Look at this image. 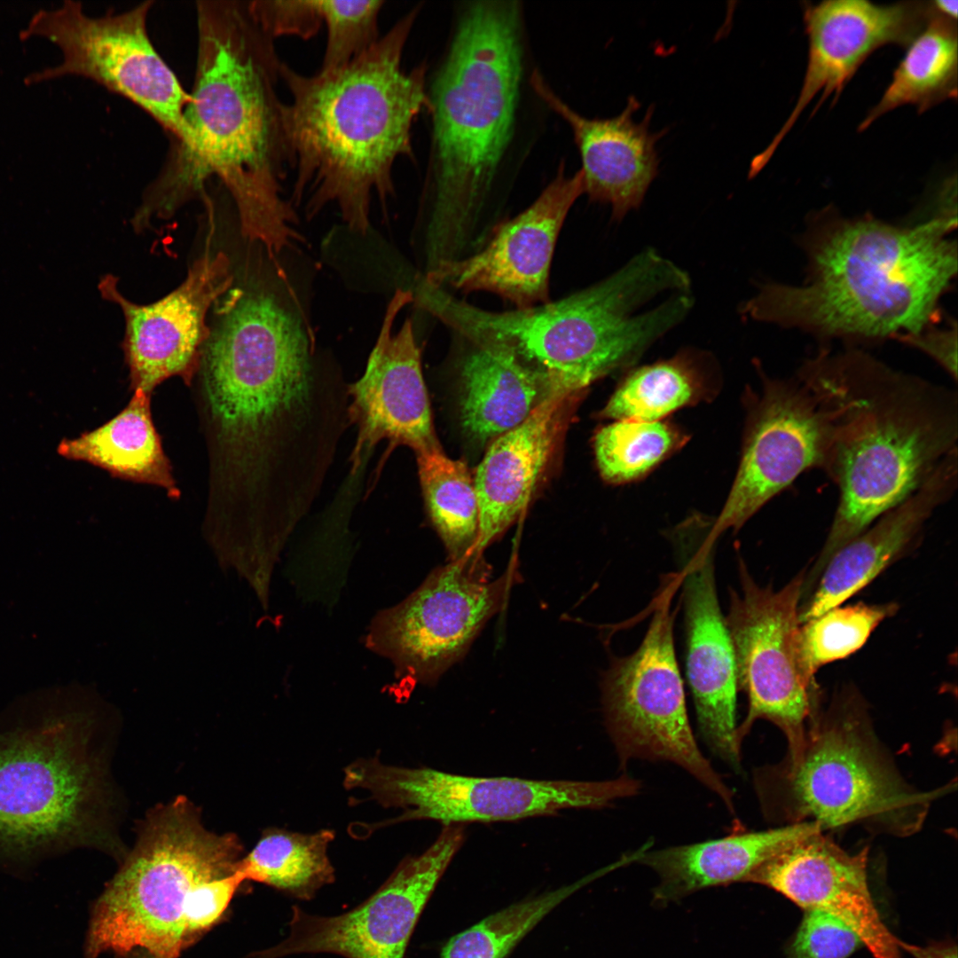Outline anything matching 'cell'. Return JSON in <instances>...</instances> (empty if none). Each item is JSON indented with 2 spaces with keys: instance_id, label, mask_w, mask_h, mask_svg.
Here are the masks:
<instances>
[{
  "instance_id": "cell-1",
  "label": "cell",
  "mask_w": 958,
  "mask_h": 958,
  "mask_svg": "<svg viewBox=\"0 0 958 958\" xmlns=\"http://www.w3.org/2000/svg\"><path fill=\"white\" fill-rule=\"evenodd\" d=\"M196 24L188 137L174 144L138 215L146 223L172 216L216 176L236 204L243 237L275 260L302 240L294 207L282 197L294 168L277 91L282 61L247 1H198Z\"/></svg>"
},
{
  "instance_id": "cell-2",
  "label": "cell",
  "mask_w": 958,
  "mask_h": 958,
  "mask_svg": "<svg viewBox=\"0 0 958 958\" xmlns=\"http://www.w3.org/2000/svg\"><path fill=\"white\" fill-rule=\"evenodd\" d=\"M418 12L340 68L305 75L282 61L280 79L291 95L283 121L295 170L290 203L304 201L308 219L335 204L347 226L364 235L373 196L385 207L395 194L394 165L413 159L412 125L430 108L426 65L402 67Z\"/></svg>"
},
{
  "instance_id": "cell-3",
  "label": "cell",
  "mask_w": 958,
  "mask_h": 958,
  "mask_svg": "<svg viewBox=\"0 0 958 958\" xmlns=\"http://www.w3.org/2000/svg\"><path fill=\"white\" fill-rule=\"evenodd\" d=\"M797 376L824 415L821 468L839 499L809 577L883 514L911 496L957 450L955 390L895 370L860 352L808 360Z\"/></svg>"
},
{
  "instance_id": "cell-4",
  "label": "cell",
  "mask_w": 958,
  "mask_h": 958,
  "mask_svg": "<svg viewBox=\"0 0 958 958\" xmlns=\"http://www.w3.org/2000/svg\"><path fill=\"white\" fill-rule=\"evenodd\" d=\"M687 280L683 270L650 248L585 289L526 309L487 310L423 281L413 301L470 344L538 373L553 392L577 393L632 364L686 318L689 294L651 302Z\"/></svg>"
},
{
  "instance_id": "cell-5",
  "label": "cell",
  "mask_w": 958,
  "mask_h": 958,
  "mask_svg": "<svg viewBox=\"0 0 958 958\" xmlns=\"http://www.w3.org/2000/svg\"><path fill=\"white\" fill-rule=\"evenodd\" d=\"M516 2L473 3L428 94L432 116L427 265L488 240L486 198L512 136L522 75Z\"/></svg>"
},
{
  "instance_id": "cell-6",
  "label": "cell",
  "mask_w": 958,
  "mask_h": 958,
  "mask_svg": "<svg viewBox=\"0 0 958 958\" xmlns=\"http://www.w3.org/2000/svg\"><path fill=\"white\" fill-rule=\"evenodd\" d=\"M955 225L941 216L914 227L839 223L812 248L808 284H767L741 312L828 335L918 334L956 272V242L945 238Z\"/></svg>"
},
{
  "instance_id": "cell-7",
  "label": "cell",
  "mask_w": 958,
  "mask_h": 958,
  "mask_svg": "<svg viewBox=\"0 0 958 958\" xmlns=\"http://www.w3.org/2000/svg\"><path fill=\"white\" fill-rule=\"evenodd\" d=\"M230 291L200 364L208 406L236 464L255 468L306 447L337 387L317 374L304 330L273 294Z\"/></svg>"
},
{
  "instance_id": "cell-8",
  "label": "cell",
  "mask_w": 958,
  "mask_h": 958,
  "mask_svg": "<svg viewBox=\"0 0 958 958\" xmlns=\"http://www.w3.org/2000/svg\"><path fill=\"white\" fill-rule=\"evenodd\" d=\"M93 703V702H92ZM51 689L0 712V860L109 846L99 711Z\"/></svg>"
},
{
  "instance_id": "cell-9",
  "label": "cell",
  "mask_w": 958,
  "mask_h": 958,
  "mask_svg": "<svg viewBox=\"0 0 958 958\" xmlns=\"http://www.w3.org/2000/svg\"><path fill=\"white\" fill-rule=\"evenodd\" d=\"M765 814L783 825L822 831L861 824L908 836L949 786L919 791L900 775L876 736L868 703L852 683L835 690L777 765L755 773Z\"/></svg>"
},
{
  "instance_id": "cell-10",
  "label": "cell",
  "mask_w": 958,
  "mask_h": 958,
  "mask_svg": "<svg viewBox=\"0 0 958 958\" xmlns=\"http://www.w3.org/2000/svg\"><path fill=\"white\" fill-rule=\"evenodd\" d=\"M242 844L208 830L185 797L150 812L136 844L94 905L87 958L141 950L177 958L197 938V902L212 880L237 870Z\"/></svg>"
},
{
  "instance_id": "cell-11",
  "label": "cell",
  "mask_w": 958,
  "mask_h": 958,
  "mask_svg": "<svg viewBox=\"0 0 958 958\" xmlns=\"http://www.w3.org/2000/svg\"><path fill=\"white\" fill-rule=\"evenodd\" d=\"M349 789L366 791L383 807L403 813L392 822L431 820L444 825L494 822L599 809L638 794V780H530L475 777L429 767H401L377 758L357 759L344 769Z\"/></svg>"
},
{
  "instance_id": "cell-12",
  "label": "cell",
  "mask_w": 958,
  "mask_h": 958,
  "mask_svg": "<svg viewBox=\"0 0 958 958\" xmlns=\"http://www.w3.org/2000/svg\"><path fill=\"white\" fill-rule=\"evenodd\" d=\"M678 576L656 598L647 632L631 655L610 663L601 681L605 725L621 767L634 758L684 768L734 812V792L702 754L689 723L677 663L671 599Z\"/></svg>"
},
{
  "instance_id": "cell-13",
  "label": "cell",
  "mask_w": 958,
  "mask_h": 958,
  "mask_svg": "<svg viewBox=\"0 0 958 958\" xmlns=\"http://www.w3.org/2000/svg\"><path fill=\"white\" fill-rule=\"evenodd\" d=\"M153 4L145 1L119 13L89 16L82 4L66 0L57 8L35 12L20 31L22 41L43 37L59 47V65L33 72L27 84L64 76L90 79L139 106L172 137H188L185 109L190 94L154 48L147 18Z\"/></svg>"
},
{
  "instance_id": "cell-14",
  "label": "cell",
  "mask_w": 958,
  "mask_h": 958,
  "mask_svg": "<svg viewBox=\"0 0 958 958\" xmlns=\"http://www.w3.org/2000/svg\"><path fill=\"white\" fill-rule=\"evenodd\" d=\"M738 571L740 590L729 589L725 617L738 688L748 700L737 738L742 743L755 721L766 719L782 731L789 747L823 703L801 645L799 606L806 569L780 589L758 584L742 559Z\"/></svg>"
},
{
  "instance_id": "cell-15",
  "label": "cell",
  "mask_w": 958,
  "mask_h": 958,
  "mask_svg": "<svg viewBox=\"0 0 958 958\" xmlns=\"http://www.w3.org/2000/svg\"><path fill=\"white\" fill-rule=\"evenodd\" d=\"M513 578L510 568L491 579L482 554L450 561L404 601L374 618L366 645L389 658L397 674L433 683L502 609Z\"/></svg>"
},
{
  "instance_id": "cell-16",
  "label": "cell",
  "mask_w": 958,
  "mask_h": 958,
  "mask_svg": "<svg viewBox=\"0 0 958 958\" xmlns=\"http://www.w3.org/2000/svg\"><path fill=\"white\" fill-rule=\"evenodd\" d=\"M464 841L462 825L443 826L424 852L404 858L373 893L340 915L310 914L293 905L284 939L246 958H405L419 919Z\"/></svg>"
},
{
  "instance_id": "cell-17",
  "label": "cell",
  "mask_w": 958,
  "mask_h": 958,
  "mask_svg": "<svg viewBox=\"0 0 958 958\" xmlns=\"http://www.w3.org/2000/svg\"><path fill=\"white\" fill-rule=\"evenodd\" d=\"M826 423L818 402L797 376L764 380L748 420L742 458L730 492L708 530L713 540L734 532L802 473L821 468Z\"/></svg>"
},
{
  "instance_id": "cell-18",
  "label": "cell",
  "mask_w": 958,
  "mask_h": 958,
  "mask_svg": "<svg viewBox=\"0 0 958 958\" xmlns=\"http://www.w3.org/2000/svg\"><path fill=\"white\" fill-rule=\"evenodd\" d=\"M585 193L580 170L566 177L562 165L538 198L514 218L500 222L475 253L425 273L427 285L468 294L494 293L516 309L546 303L554 247L565 218Z\"/></svg>"
},
{
  "instance_id": "cell-19",
  "label": "cell",
  "mask_w": 958,
  "mask_h": 958,
  "mask_svg": "<svg viewBox=\"0 0 958 958\" xmlns=\"http://www.w3.org/2000/svg\"><path fill=\"white\" fill-rule=\"evenodd\" d=\"M232 281L230 261L223 252L197 259L178 287L149 304L128 300L114 275L100 278V296L117 304L125 318L123 345L134 390L151 394L169 377L192 376L211 331L207 314Z\"/></svg>"
},
{
  "instance_id": "cell-20",
  "label": "cell",
  "mask_w": 958,
  "mask_h": 958,
  "mask_svg": "<svg viewBox=\"0 0 958 958\" xmlns=\"http://www.w3.org/2000/svg\"><path fill=\"white\" fill-rule=\"evenodd\" d=\"M412 301V291L396 290L363 375L347 386L349 420L357 433L349 458L352 473L382 441L388 443L384 460L402 445L415 454L441 447L432 422L412 319L406 318L394 332L397 316Z\"/></svg>"
},
{
  "instance_id": "cell-21",
  "label": "cell",
  "mask_w": 958,
  "mask_h": 958,
  "mask_svg": "<svg viewBox=\"0 0 958 958\" xmlns=\"http://www.w3.org/2000/svg\"><path fill=\"white\" fill-rule=\"evenodd\" d=\"M808 56L802 87L789 116L750 166L759 172L800 114L820 95L815 111L832 96L835 104L862 63L878 48L907 44L934 13L931 2L878 4L867 0L804 3Z\"/></svg>"
},
{
  "instance_id": "cell-22",
  "label": "cell",
  "mask_w": 958,
  "mask_h": 958,
  "mask_svg": "<svg viewBox=\"0 0 958 958\" xmlns=\"http://www.w3.org/2000/svg\"><path fill=\"white\" fill-rule=\"evenodd\" d=\"M707 530L697 542L679 546L687 641L686 669L698 726L714 754L741 768L735 722L738 689L734 648L715 581V541Z\"/></svg>"
},
{
  "instance_id": "cell-23",
  "label": "cell",
  "mask_w": 958,
  "mask_h": 958,
  "mask_svg": "<svg viewBox=\"0 0 958 958\" xmlns=\"http://www.w3.org/2000/svg\"><path fill=\"white\" fill-rule=\"evenodd\" d=\"M818 829L789 843L747 878L803 910L828 912L852 927L873 958H901L899 943L876 909L868 882V849L851 853Z\"/></svg>"
},
{
  "instance_id": "cell-24",
  "label": "cell",
  "mask_w": 958,
  "mask_h": 958,
  "mask_svg": "<svg viewBox=\"0 0 958 958\" xmlns=\"http://www.w3.org/2000/svg\"><path fill=\"white\" fill-rule=\"evenodd\" d=\"M957 457V450L946 455L911 496L830 556L800 603L801 624L842 605L916 546L927 522L956 491Z\"/></svg>"
},
{
  "instance_id": "cell-25",
  "label": "cell",
  "mask_w": 958,
  "mask_h": 958,
  "mask_svg": "<svg viewBox=\"0 0 958 958\" xmlns=\"http://www.w3.org/2000/svg\"><path fill=\"white\" fill-rule=\"evenodd\" d=\"M531 84L536 93L570 126L578 148L585 193L593 201L609 204L612 218L621 220L638 208L659 173L656 148L666 130H649L654 106L640 122L633 120L640 102L630 96L624 110L609 119H588L563 102L535 72Z\"/></svg>"
},
{
  "instance_id": "cell-26",
  "label": "cell",
  "mask_w": 958,
  "mask_h": 958,
  "mask_svg": "<svg viewBox=\"0 0 958 958\" xmlns=\"http://www.w3.org/2000/svg\"><path fill=\"white\" fill-rule=\"evenodd\" d=\"M576 394L552 393L524 421L490 446L474 479L479 504L475 554H482L527 505L554 452Z\"/></svg>"
},
{
  "instance_id": "cell-27",
  "label": "cell",
  "mask_w": 958,
  "mask_h": 958,
  "mask_svg": "<svg viewBox=\"0 0 958 958\" xmlns=\"http://www.w3.org/2000/svg\"><path fill=\"white\" fill-rule=\"evenodd\" d=\"M821 827L813 822L782 825L753 832L640 853L637 861L651 868L660 883L654 901L666 904L697 891L737 882L750 875L791 841Z\"/></svg>"
},
{
  "instance_id": "cell-28",
  "label": "cell",
  "mask_w": 958,
  "mask_h": 958,
  "mask_svg": "<svg viewBox=\"0 0 958 958\" xmlns=\"http://www.w3.org/2000/svg\"><path fill=\"white\" fill-rule=\"evenodd\" d=\"M472 348L461 365V421L473 439L485 443L520 425L554 392L541 375L513 357Z\"/></svg>"
},
{
  "instance_id": "cell-29",
  "label": "cell",
  "mask_w": 958,
  "mask_h": 958,
  "mask_svg": "<svg viewBox=\"0 0 958 958\" xmlns=\"http://www.w3.org/2000/svg\"><path fill=\"white\" fill-rule=\"evenodd\" d=\"M62 456L100 467L114 476L166 489L177 496L171 467L154 428L150 394L135 389L128 405L101 427L63 440Z\"/></svg>"
},
{
  "instance_id": "cell-30",
  "label": "cell",
  "mask_w": 958,
  "mask_h": 958,
  "mask_svg": "<svg viewBox=\"0 0 958 958\" xmlns=\"http://www.w3.org/2000/svg\"><path fill=\"white\" fill-rule=\"evenodd\" d=\"M957 45L956 20L934 10L924 27L907 44L891 82L859 125V130H867L877 119L899 106L911 105L923 114L947 99H955Z\"/></svg>"
},
{
  "instance_id": "cell-31",
  "label": "cell",
  "mask_w": 958,
  "mask_h": 958,
  "mask_svg": "<svg viewBox=\"0 0 958 958\" xmlns=\"http://www.w3.org/2000/svg\"><path fill=\"white\" fill-rule=\"evenodd\" d=\"M334 839L330 829L303 834L269 828L240 858L237 869L245 882L261 883L287 897L310 901L335 880L328 856Z\"/></svg>"
},
{
  "instance_id": "cell-32",
  "label": "cell",
  "mask_w": 958,
  "mask_h": 958,
  "mask_svg": "<svg viewBox=\"0 0 958 958\" xmlns=\"http://www.w3.org/2000/svg\"><path fill=\"white\" fill-rule=\"evenodd\" d=\"M416 459L426 509L450 561L474 554L479 504L467 467L447 457L441 447L417 453Z\"/></svg>"
},
{
  "instance_id": "cell-33",
  "label": "cell",
  "mask_w": 958,
  "mask_h": 958,
  "mask_svg": "<svg viewBox=\"0 0 958 958\" xmlns=\"http://www.w3.org/2000/svg\"><path fill=\"white\" fill-rule=\"evenodd\" d=\"M706 378L699 357L690 351L631 372L601 412L603 418L662 420L705 394Z\"/></svg>"
},
{
  "instance_id": "cell-34",
  "label": "cell",
  "mask_w": 958,
  "mask_h": 958,
  "mask_svg": "<svg viewBox=\"0 0 958 958\" xmlns=\"http://www.w3.org/2000/svg\"><path fill=\"white\" fill-rule=\"evenodd\" d=\"M600 876L599 871L594 872L488 915L448 939L439 958H508L518 943L552 910Z\"/></svg>"
},
{
  "instance_id": "cell-35",
  "label": "cell",
  "mask_w": 958,
  "mask_h": 958,
  "mask_svg": "<svg viewBox=\"0 0 958 958\" xmlns=\"http://www.w3.org/2000/svg\"><path fill=\"white\" fill-rule=\"evenodd\" d=\"M687 437L663 420H618L602 427L594 437L597 466L611 483H624L648 474Z\"/></svg>"
},
{
  "instance_id": "cell-36",
  "label": "cell",
  "mask_w": 958,
  "mask_h": 958,
  "mask_svg": "<svg viewBox=\"0 0 958 958\" xmlns=\"http://www.w3.org/2000/svg\"><path fill=\"white\" fill-rule=\"evenodd\" d=\"M898 610L896 602H858L835 607L801 624V645L808 667L816 674L822 666L854 654Z\"/></svg>"
},
{
  "instance_id": "cell-37",
  "label": "cell",
  "mask_w": 958,
  "mask_h": 958,
  "mask_svg": "<svg viewBox=\"0 0 958 958\" xmlns=\"http://www.w3.org/2000/svg\"><path fill=\"white\" fill-rule=\"evenodd\" d=\"M316 2L327 29L326 44L319 71H329L346 66L368 51L380 39L378 19L383 1Z\"/></svg>"
},
{
  "instance_id": "cell-38",
  "label": "cell",
  "mask_w": 958,
  "mask_h": 958,
  "mask_svg": "<svg viewBox=\"0 0 958 958\" xmlns=\"http://www.w3.org/2000/svg\"><path fill=\"white\" fill-rule=\"evenodd\" d=\"M864 946L859 934L836 916L803 910L802 920L786 950V958H849Z\"/></svg>"
},
{
  "instance_id": "cell-39",
  "label": "cell",
  "mask_w": 958,
  "mask_h": 958,
  "mask_svg": "<svg viewBox=\"0 0 958 958\" xmlns=\"http://www.w3.org/2000/svg\"><path fill=\"white\" fill-rule=\"evenodd\" d=\"M249 12L259 27L273 40L294 35L310 39L323 21L316 1H247Z\"/></svg>"
},
{
  "instance_id": "cell-40",
  "label": "cell",
  "mask_w": 958,
  "mask_h": 958,
  "mask_svg": "<svg viewBox=\"0 0 958 958\" xmlns=\"http://www.w3.org/2000/svg\"><path fill=\"white\" fill-rule=\"evenodd\" d=\"M907 343L921 349L938 362L948 374L957 379V335L954 331H935L899 336Z\"/></svg>"
},
{
  "instance_id": "cell-41",
  "label": "cell",
  "mask_w": 958,
  "mask_h": 958,
  "mask_svg": "<svg viewBox=\"0 0 958 958\" xmlns=\"http://www.w3.org/2000/svg\"><path fill=\"white\" fill-rule=\"evenodd\" d=\"M899 948L914 958H957V946L951 942H938L921 946L900 940Z\"/></svg>"
},
{
  "instance_id": "cell-42",
  "label": "cell",
  "mask_w": 958,
  "mask_h": 958,
  "mask_svg": "<svg viewBox=\"0 0 958 958\" xmlns=\"http://www.w3.org/2000/svg\"><path fill=\"white\" fill-rule=\"evenodd\" d=\"M932 6L936 12L938 14L952 19L957 20V1L956 0H935L931 1Z\"/></svg>"
},
{
  "instance_id": "cell-43",
  "label": "cell",
  "mask_w": 958,
  "mask_h": 958,
  "mask_svg": "<svg viewBox=\"0 0 958 958\" xmlns=\"http://www.w3.org/2000/svg\"><path fill=\"white\" fill-rule=\"evenodd\" d=\"M130 955V958H157L149 953L141 950L134 951Z\"/></svg>"
}]
</instances>
